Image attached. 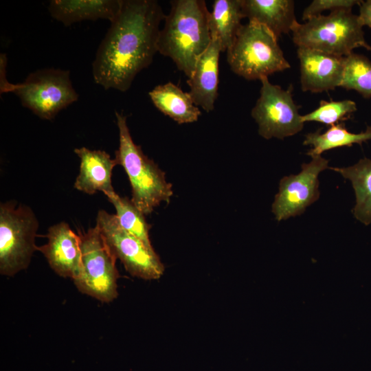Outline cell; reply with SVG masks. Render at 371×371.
Listing matches in <instances>:
<instances>
[{
	"instance_id": "6da1fadb",
	"label": "cell",
	"mask_w": 371,
	"mask_h": 371,
	"mask_svg": "<svg viewBox=\"0 0 371 371\" xmlns=\"http://www.w3.org/2000/svg\"><path fill=\"white\" fill-rule=\"evenodd\" d=\"M164 16L157 1L121 0L92 63L95 82L106 90L126 91L135 76L152 63Z\"/></svg>"
},
{
	"instance_id": "7a4b0ae2",
	"label": "cell",
	"mask_w": 371,
	"mask_h": 371,
	"mask_svg": "<svg viewBox=\"0 0 371 371\" xmlns=\"http://www.w3.org/2000/svg\"><path fill=\"white\" fill-rule=\"evenodd\" d=\"M159 30L157 52L172 59L190 78L199 57L210 44V11L204 0H172Z\"/></svg>"
},
{
	"instance_id": "3957f363",
	"label": "cell",
	"mask_w": 371,
	"mask_h": 371,
	"mask_svg": "<svg viewBox=\"0 0 371 371\" xmlns=\"http://www.w3.org/2000/svg\"><path fill=\"white\" fill-rule=\"evenodd\" d=\"M119 131L116 164L126 172L132 188L131 201L144 215L150 214L162 201L169 203L173 194L172 184L165 173L135 144L127 125L126 117L115 112Z\"/></svg>"
},
{
	"instance_id": "277c9868",
	"label": "cell",
	"mask_w": 371,
	"mask_h": 371,
	"mask_svg": "<svg viewBox=\"0 0 371 371\" xmlns=\"http://www.w3.org/2000/svg\"><path fill=\"white\" fill-rule=\"evenodd\" d=\"M292 40L299 47L329 54L347 56L356 48L367 49L363 25L352 9H340L319 14L304 23L297 21L291 30Z\"/></svg>"
},
{
	"instance_id": "5b68a950",
	"label": "cell",
	"mask_w": 371,
	"mask_h": 371,
	"mask_svg": "<svg viewBox=\"0 0 371 371\" xmlns=\"http://www.w3.org/2000/svg\"><path fill=\"white\" fill-rule=\"evenodd\" d=\"M227 59L231 70L248 80H260L291 67L276 36L253 21L242 25L227 50Z\"/></svg>"
},
{
	"instance_id": "8992f818",
	"label": "cell",
	"mask_w": 371,
	"mask_h": 371,
	"mask_svg": "<svg viewBox=\"0 0 371 371\" xmlns=\"http://www.w3.org/2000/svg\"><path fill=\"white\" fill-rule=\"evenodd\" d=\"M22 105L43 120H52L63 109L77 101L69 70L45 68L30 73L23 82L10 84Z\"/></svg>"
},
{
	"instance_id": "52a82bcc",
	"label": "cell",
	"mask_w": 371,
	"mask_h": 371,
	"mask_svg": "<svg viewBox=\"0 0 371 371\" xmlns=\"http://www.w3.org/2000/svg\"><path fill=\"white\" fill-rule=\"evenodd\" d=\"M37 218L29 207L14 201L0 205V273L12 276L26 269L37 250Z\"/></svg>"
},
{
	"instance_id": "ba28073f",
	"label": "cell",
	"mask_w": 371,
	"mask_h": 371,
	"mask_svg": "<svg viewBox=\"0 0 371 371\" xmlns=\"http://www.w3.org/2000/svg\"><path fill=\"white\" fill-rule=\"evenodd\" d=\"M78 234L80 240L81 269L74 282L81 293L100 302H110L118 295L117 258L96 226L87 232L78 230Z\"/></svg>"
},
{
	"instance_id": "9c48e42d",
	"label": "cell",
	"mask_w": 371,
	"mask_h": 371,
	"mask_svg": "<svg viewBox=\"0 0 371 371\" xmlns=\"http://www.w3.org/2000/svg\"><path fill=\"white\" fill-rule=\"evenodd\" d=\"M95 226L112 254L131 276L146 280L162 276L164 266L153 247L123 229L115 214L100 210Z\"/></svg>"
},
{
	"instance_id": "30bf717a",
	"label": "cell",
	"mask_w": 371,
	"mask_h": 371,
	"mask_svg": "<svg viewBox=\"0 0 371 371\" xmlns=\"http://www.w3.org/2000/svg\"><path fill=\"white\" fill-rule=\"evenodd\" d=\"M260 97L251 115L258 126L259 135L266 139H283L301 131L304 122L293 98V86L287 89L269 82L267 77L260 80Z\"/></svg>"
},
{
	"instance_id": "8fae6325",
	"label": "cell",
	"mask_w": 371,
	"mask_h": 371,
	"mask_svg": "<svg viewBox=\"0 0 371 371\" xmlns=\"http://www.w3.org/2000/svg\"><path fill=\"white\" fill-rule=\"evenodd\" d=\"M328 160L321 155L312 157L302 164L296 175L282 177L272 204V212L278 221L300 215L319 196V174L328 168Z\"/></svg>"
},
{
	"instance_id": "7c38bea8",
	"label": "cell",
	"mask_w": 371,
	"mask_h": 371,
	"mask_svg": "<svg viewBox=\"0 0 371 371\" xmlns=\"http://www.w3.org/2000/svg\"><path fill=\"white\" fill-rule=\"evenodd\" d=\"M297 55L302 91L322 93L340 86L345 57L304 47H297Z\"/></svg>"
},
{
	"instance_id": "4fadbf2b",
	"label": "cell",
	"mask_w": 371,
	"mask_h": 371,
	"mask_svg": "<svg viewBox=\"0 0 371 371\" xmlns=\"http://www.w3.org/2000/svg\"><path fill=\"white\" fill-rule=\"evenodd\" d=\"M48 241L37 247L56 273L75 280L81 269L80 240L65 222H60L48 229Z\"/></svg>"
},
{
	"instance_id": "5bb4252c",
	"label": "cell",
	"mask_w": 371,
	"mask_h": 371,
	"mask_svg": "<svg viewBox=\"0 0 371 371\" xmlns=\"http://www.w3.org/2000/svg\"><path fill=\"white\" fill-rule=\"evenodd\" d=\"M222 52L219 41L212 37L210 44L199 57L194 71L187 80L188 91L194 103L207 112L212 111L218 97L219 56Z\"/></svg>"
},
{
	"instance_id": "9a60e30c",
	"label": "cell",
	"mask_w": 371,
	"mask_h": 371,
	"mask_svg": "<svg viewBox=\"0 0 371 371\" xmlns=\"http://www.w3.org/2000/svg\"><path fill=\"white\" fill-rule=\"evenodd\" d=\"M80 160V172L74 188L88 194L98 191L109 196L115 192L112 186V171L116 161L104 150H89L85 147L74 149Z\"/></svg>"
},
{
	"instance_id": "2e32d148",
	"label": "cell",
	"mask_w": 371,
	"mask_h": 371,
	"mask_svg": "<svg viewBox=\"0 0 371 371\" xmlns=\"http://www.w3.org/2000/svg\"><path fill=\"white\" fill-rule=\"evenodd\" d=\"M120 5L121 0H52L47 9L52 18L69 26L85 20L107 19L111 23Z\"/></svg>"
},
{
	"instance_id": "e0dca14e",
	"label": "cell",
	"mask_w": 371,
	"mask_h": 371,
	"mask_svg": "<svg viewBox=\"0 0 371 371\" xmlns=\"http://www.w3.org/2000/svg\"><path fill=\"white\" fill-rule=\"evenodd\" d=\"M245 18L266 27L278 39L297 21L293 0H241Z\"/></svg>"
},
{
	"instance_id": "ac0fdd59",
	"label": "cell",
	"mask_w": 371,
	"mask_h": 371,
	"mask_svg": "<svg viewBox=\"0 0 371 371\" xmlns=\"http://www.w3.org/2000/svg\"><path fill=\"white\" fill-rule=\"evenodd\" d=\"M148 95L159 111L179 124L194 122L201 115L189 92L171 82L156 86Z\"/></svg>"
},
{
	"instance_id": "d6986e66",
	"label": "cell",
	"mask_w": 371,
	"mask_h": 371,
	"mask_svg": "<svg viewBox=\"0 0 371 371\" xmlns=\"http://www.w3.org/2000/svg\"><path fill=\"white\" fill-rule=\"evenodd\" d=\"M245 18L241 0H215L210 12L209 26L211 37L217 38L222 52L232 45Z\"/></svg>"
},
{
	"instance_id": "ffe728a7",
	"label": "cell",
	"mask_w": 371,
	"mask_h": 371,
	"mask_svg": "<svg viewBox=\"0 0 371 371\" xmlns=\"http://www.w3.org/2000/svg\"><path fill=\"white\" fill-rule=\"evenodd\" d=\"M348 179L355 190V217L363 224H371V159L364 157L346 168H329Z\"/></svg>"
},
{
	"instance_id": "44dd1931",
	"label": "cell",
	"mask_w": 371,
	"mask_h": 371,
	"mask_svg": "<svg viewBox=\"0 0 371 371\" xmlns=\"http://www.w3.org/2000/svg\"><path fill=\"white\" fill-rule=\"evenodd\" d=\"M319 129L305 135L303 145L311 146L307 155L312 157L321 155L326 150L344 146H351L354 144L361 145L371 139V126L359 133L349 132L341 123L330 126L324 133Z\"/></svg>"
},
{
	"instance_id": "7402d4cb",
	"label": "cell",
	"mask_w": 371,
	"mask_h": 371,
	"mask_svg": "<svg viewBox=\"0 0 371 371\" xmlns=\"http://www.w3.org/2000/svg\"><path fill=\"white\" fill-rule=\"evenodd\" d=\"M339 87L371 98V61L366 56L354 52L345 56Z\"/></svg>"
},
{
	"instance_id": "603a6c76",
	"label": "cell",
	"mask_w": 371,
	"mask_h": 371,
	"mask_svg": "<svg viewBox=\"0 0 371 371\" xmlns=\"http://www.w3.org/2000/svg\"><path fill=\"white\" fill-rule=\"evenodd\" d=\"M115 208L120 226L128 232L142 240L147 246L153 247L149 238L150 225L144 214L126 197H121L116 192L107 196Z\"/></svg>"
},
{
	"instance_id": "cb8c5ba5",
	"label": "cell",
	"mask_w": 371,
	"mask_h": 371,
	"mask_svg": "<svg viewBox=\"0 0 371 371\" xmlns=\"http://www.w3.org/2000/svg\"><path fill=\"white\" fill-rule=\"evenodd\" d=\"M357 110L356 103L351 100H321L316 109L302 115V118L304 122L313 121L332 126L347 120Z\"/></svg>"
},
{
	"instance_id": "d4e9b609",
	"label": "cell",
	"mask_w": 371,
	"mask_h": 371,
	"mask_svg": "<svg viewBox=\"0 0 371 371\" xmlns=\"http://www.w3.org/2000/svg\"><path fill=\"white\" fill-rule=\"evenodd\" d=\"M361 2L358 0H314L304 9L302 20L306 21L326 10L332 12L340 9H352L355 5H359Z\"/></svg>"
},
{
	"instance_id": "484cf974",
	"label": "cell",
	"mask_w": 371,
	"mask_h": 371,
	"mask_svg": "<svg viewBox=\"0 0 371 371\" xmlns=\"http://www.w3.org/2000/svg\"><path fill=\"white\" fill-rule=\"evenodd\" d=\"M358 16L363 26L371 28V0L361 1Z\"/></svg>"
},
{
	"instance_id": "4316f807",
	"label": "cell",
	"mask_w": 371,
	"mask_h": 371,
	"mask_svg": "<svg viewBox=\"0 0 371 371\" xmlns=\"http://www.w3.org/2000/svg\"><path fill=\"white\" fill-rule=\"evenodd\" d=\"M368 50L371 51V46L369 47V49Z\"/></svg>"
}]
</instances>
